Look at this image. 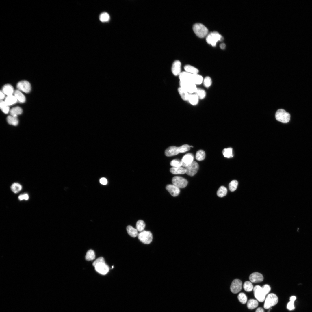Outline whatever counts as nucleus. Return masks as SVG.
Masks as SVG:
<instances>
[{
	"label": "nucleus",
	"instance_id": "nucleus-49",
	"mask_svg": "<svg viewBox=\"0 0 312 312\" xmlns=\"http://www.w3.org/2000/svg\"><path fill=\"white\" fill-rule=\"evenodd\" d=\"M100 182L102 184L105 185L107 184V181L105 178L103 177L100 179Z\"/></svg>",
	"mask_w": 312,
	"mask_h": 312
},
{
	"label": "nucleus",
	"instance_id": "nucleus-33",
	"mask_svg": "<svg viewBox=\"0 0 312 312\" xmlns=\"http://www.w3.org/2000/svg\"><path fill=\"white\" fill-rule=\"evenodd\" d=\"M205 153L203 150H200L198 151L196 153V158L198 161H201L203 160L205 158Z\"/></svg>",
	"mask_w": 312,
	"mask_h": 312
},
{
	"label": "nucleus",
	"instance_id": "nucleus-39",
	"mask_svg": "<svg viewBox=\"0 0 312 312\" xmlns=\"http://www.w3.org/2000/svg\"><path fill=\"white\" fill-rule=\"evenodd\" d=\"M95 258V254L94 251L92 250H88L86 253L85 256L86 259L88 261L92 260Z\"/></svg>",
	"mask_w": 312,
	"mask_h": 312
},
{
	"label": "nucleus",
	"instance_id": "nucleus-10",
	"mask_svg": "<svg viewBox=\"0 0 312 312\" xmlns=\"http://www.w3.org/2000/svg\"><path fill=\"white\" fill-rule=\"evenodd\" d=\"M18 90L26 93H29L31 90V86L30 83L27 81H22L18 82L17 84Z\"/></svg>",
	"mask_w": 312,
	"mask_h": 312
},
{
	"label": "nucleus",
	"instance_id": "nucleus-26",
	"mask_svg": "<svg viewBox=\"0 0 312 312\" xmlns=\"http://www.w3.org/2000/svg\"><path fill=\"white\" fill-rule=\"evenodd\" d=\"M22 112V109L18 106L14 107L10 110V115L16 117H17L18 115L21 114Z\"/></svg>",
	"mask_w": 312,
	"mask_h": 312
},
{
	"label": "nucleus",
	"instance_id": "nucleus-48",
	"mask_svg": "<svg viewBox=\"0 0 312 312\" xmlns=\"http://www.w3.org/2000/svg\"><path fill=\"white\" fill-rule=\"evenodd\" d=\"M29 198V197L28 195L27 194H21L18 197V199L20 200H27Z\"/></svg>",
	"mask_w": 312,
	"mask_h": 312
},
{
	"label": "nucleus",
	"instance_id": "nucleus-45",
	"mask_svg": "<svg viewBox=\"0 0 312 312\" xmlns=\"http://www.w3.org/2000/svg\"><path fill=\"white\" fill-rule=\"evenodd\" d=\"M211 79L210 77L207 76L205 78L203 81V84L205 87H209L211 86Z\"/></svg>",
	"mask_w": 312,
	"mask_h": 312
},
{
	"label": "nucleus",
	"instance_id": "nucleus-35",
	"mask_svg": "<svg viewBox=\"0 0 312 312\" xmlns=\"http://www.w3.org/2000/svg\"><path fill=\"white\" fill-rule=\"evenodd\" d=\"M22 188V186L19 183H13L11 187V190L15 193L18 192Z\"/></svg>",
	"mask_w": 312,
	"mask_h": 312
},
{
	"label": "nucleus",
	"instance_id": "nucleus-19",
	"mask_svg": "<svg viewBox=\"0 0 312 312\" xmlns=\"http://www.w3.org/2000/svg\"><path fill=\"white\" fill-rule=\"evenodd\" d=\"M1 91L7 96L12 95L14 92L12 86L9 84L4 85Z\"/></svg>",
	"mask_w": 312,
	"mask_h": 312
},
{
	"label": "nucleus",
	"instance_id": "nucleus-46",
	"mask_svg": "<svg viewBox=\"0 0 312 312\" xmlns=\"http://www.w3.org/2000/svg\"><path fill=\"white\" fill-rule=\"evenodd\" d=\"M190 146L187 144H184L179 147L180 152L183 153L185 152L190 149Z\"/></svg>",
	"mask_w": 312,
	"mask_h": 312
},
{
	"label": "nucleus",
	"instance_id": "nucleus-34",
	"mask_svg": "<svg viewBox=\"0 0 312 312\" xmlns=\"http://www.w3.org/2000/svg\"><path fill=\"white\" fill-rule=\"evenodd\" d=\"M222 153L224 156L226 158H231L233 156L232 149L231 148L224 149L222 151Z\"/></svg>",
	"mask_w": 312,
	"mask_h": 312
},
{
	"label": "nucleus",
	"instance_id": "nucleus-25",
	"mask_svg": "<svg viewBox=\"0 0 312 312\" xmlns=\"http://www.w3.org/2000/svg\"><path fill=\"white\" fill-rule=\"evenodd\" d=\"M178 91L181 97L183 100H188L189 94L187 91L181 87L178 88Z\"/></svg>",
	"mask_w": 312,
	"mask_h": 312
},
{
	"label": "nucleus",
	"instance_id": "nucleus-42",
	"mask_svg": "<svg viewBox=\"0 0 312 312\" xmlns=\"http://www.w3.org/2000/svg\"><path fill=\"white\" fill-rule=\"evenodd\" d=\"M195 94L197 95L199 99H203L206 96L205 91L200 88H197Z\"/></svg>",
	"mask_w": 312,
	"mask_h": 312
},
{
	"label": "nucleus",
	"instance_id": "nucleus-8",
	"mask_svg": "<svg viewBox=\"0 0 312 312\" xmlns=\"http://www.w3.org/2000/svg\"><path fill=\"white\" fill-rule=\"evenodd\" d=\"M173 185L179 188H184L187 185L188 182L185 179L179 176L174 177L172 180Z\"/></svg>",
	"mask_w": 312,
	"mask_h": 312
},
{
	"label": "nucleus",
	"instance_id": "nucleus-32",
	"mask_svg": "<svg viewBox=\"0 0 312 312\" xmlns=\"http://www.w3.org/2000/svg\"><path fill=\"white\" fill-rule=\"evenodd\" d=\"M0 107L1 110L5 114H7L10 111L9 106L6 104L4 101L1 100Z\"/></svg>",
	"mask_w": 312,
	"mask_h": 312
},
{
	"label": "nucleus",
	"instance_id": "nucleus-28",
	"mask_svg": "<svg viewBox=\"0 0 312 312\" xmlns=\"http://www.w3.org/2000/svg\"><path fill=\"white\" fill-rule=\"evenodd\" d=\"M7 120L9 124L14 126L17 125L18 123V121L17 117H14L11 115L7 117Z\"/></svg>",
	"mask_w": 312,
	"mask_h": 312
},
{
	"label": "nucleus",
	"instance_id": "nucleus-11",
	"mask_svg": "<svg viewBox=\"0 0 312 312\" xmlns=\"http://www.w3.org/2000/svg\"><path fill=\"white\" fill-rule=\"evenodd\" d=\"M242 281L239 279H235L232 282L231 285L230 289L233 293L236 294L239 292L242 288Z\"/></svg>",
	"mask_w": 312,
	"mask_h": 312
},
{
	"label": "nucleus",
	"instance_id": "nucleus-3",
	"mask_svg": "<svg viewBox=\"0 0 312 312\" xmlns=\"http://www.w3.org/2000/svg\"><path fill=\"white\" fill-rule=\"evenodd\" d=\"M290 115L285 110L280 109L277 110L275 114L276 120L281 122L286 123L290 120Z\"/></svg>",
	"mask_w": 312,
	"mask_h": 312
},
{
	"label": "nucleus",
	"instance_id": "nucleus-18",
	"mask_svg": "<svg viewBox=\"0 0 312 312\" xmlns=\"http://www.w3.org/2000/svg\"><path fill=\"white\" fill-rule=\"evenodd\" d=\"M192 74L186 72H183L180 73L179 76L180 81L192 82Z\"/></svg>",
	"mask_w": 312,
	"mask_h": 312
},
{
	"label": "nucleus",
	"instance_id": "nucleus-36",
	"mask_svg": "<svg viewBox=\"0 0 312 312\" xmlns=\"http://www.w3.org/2000/svg\"><path fill=\"white\" fill-rule=\"evenodd\" d=\"M296 299V297L295 296H292L290 298V301L287 303V308L289 310H294L295 309L294 302Z\"/></svg>",
	"mask_w": 312,
	"mask_h": 312
},
{
	"label": "nucleus",
	"instance_id": "nucleus-38",
	"mask_svg": "<svg viewBox=\"0 0 312 312\" xmlns=\"http://www.w3.org/2000/svg\"><path fill=\"white\" fill-rule=\"evenodd\" d=\"M145 226V224L144 221L142 220H139L136 224V229L138 231H143Z\"/></svg>",
	"mask_w": 312,
	"mask_h": 312
},
{
	"label": "nucleus",
	"instance_id": "nucleus-40",
	"mask_svg": "<svg viewBox=\"0 0 312 312\" xmlns=\"http://www.w3.org/2000/svg\"><path fill=\"white\" fill-rule=\"evenodd\" d=\"M243 288L246 291H251L253 289V285L251 282L249 281H246L243 284Z\"/></svg>",
	"mask_w": 312,
	"mask_h": 312
},
{
	"label": "nucleus",
	"instance_id": "nucleus-1",
	"mask_svg": "<svg viewBox=\"0 0 312 312\" xmlns=\"http://www.w3.org/2000/svg\"><path fill=\"white\" fill-rule=\"evenodd\" d=\"M223 39V37L218 32L216 31L208 34L206 37L207 42L213 46H215L218 41H222Z\"/></svg>",
	"mask_w": 312,
	"mask_h": 312
},
{
	"label": "nucleus",
	"instance_id": "nucleus-13",
	"mask_svg": "<svg viewBox=\"0 0 312 312\" xmlns=\"http://www.w3.org/2000/svg\"><path fill=\"white\" fill-rule=\"evenodd\" d=\"M94 267L95 270L97 272L102 275L106 274L109 270L108 266L105 263L98 264Z\"/></svg>",
	"mask_w": 312,
	"mask_h": 312
},
{
	"label": "nucleus",
	"instance_id": "nucleus-50",
	"mask_svg": "<svg viewBox=\"0 0 312 312\" xmlns=\"http://www.w3.org/2000/svg\"><path fill=\"white\" fill-rule=\"evenodd\" d=\"M5 94L1 91H0V99L1 100H3L5 98Z\"/></svg>",
	"mask_w": 312,
	"mask_h": 312
},
{
	"label": "nucleus",
	"instance_id": "nucleus-51",
	"mask_svg": "<svg viewBox=\"0 0 312 312\" xmlns=\"http://www.w3.org/2000/svg\"><path fill=\"white\" fill-rule=\"evenodd\" d=\"M255 312H264L263 309L261 307L258 308Z\"/></svg>",
	"mask_w": 312,
	"mask_h": 312
},
{
	"label": "nucleus",
	"instance_id": "nucleus-20",
	"mask_svg": "<svg viewBox=\"0 0 312 312\" xmlns=\"http://www.w3.org/2000/svg\"><path fill=\"white\" fill-rule=\"evenodd\" d=\"M170 171L172 174H183L186 173L185 168L181 167H173L170 169Z\"/></svg>",
	"mask_w": 312,
	"mask_h": 312
},
{
	"label": "nucleus",
	"instance_id": "nucleus-37",
	"mask_svg": "<svg viewBox=\"0 0 312 312\" xmlns=\"http://www.w3.org/2000/svg\"><path fill=\"white\" fill-rule=\"evenodd\" d=\"M110 17L109 15L106 12L101 13L99 16L100 21L103 22H107L109 21Z\"/></svg>",
	"mask_w": 312,
	"mask_h": 312
},
{
	"label": "nucleus",
	"instance_id": "nucleus-14",
	"mask_svg": "<svg viewBox=\"0 0 312 312\" xmlns=\"http://www.w3.org/2000/svg\"><path fill=\"white\" fill-rule=\"evenodd\" d=\"M181 62L178 60L175 61L173 63L171 68L172 72L173 74L177 76L179 75L181 72Z\"/></svg>",
	"mask_w": 312,
	"mask_h": 312
},
{
	"label": "nucleus",
	"instance_id": "nucleus-22",
	"mask_svg": "<svg viewBox=\"0 0 312 312\" xmlns=\"http://www.w3.org/2000/svg\"><path fill=\"white\" fill-rule=\"evenodd\" d=\"M199 99L198 97L196 94H190L188 100L191 104L195 105L198 103Z\"/></svg>",
	"mask_w": 312,
	"mask_h": 312
},
{
	"label": "nucleus",
	"instance_id": "nucleus-6",
	"mask_svg": "<svg viewBox=\"0 0 312 312\" xmlns=\"http://www.w3.org/2000/svg\"><path fill=\"white\" fill-rule=\"evenodd\" d=\"M138 236L139 239L145 244H150L153 239L152 234L149 231H143L138 234Z\"/></svg>",
	"mask_w": 312,
	"mask_h": 312
},
{
	"label": "nucleus",
	"instance_id": "nucleus-23",
	"mask_svg": "<svg viewBox=\"0 0 312 312\" xmlns=\"http://www.w3.org/2000/svg\"><path fill=\"white\" fill-rule=\"evenodd\" d=\"M4 101L9 106L16 103L17 100L14 95H11L7 96L5 98Z\"/></svg>",
	"mask_w": 312,
	"mask_h": 312
},
{
	"label": "nucleus",
	"instance_id": "nucleus-27",
	"mask_svg": "<svg viewBox=\"0 0 312 312\" xmlns=\"http://www.w3.org/2000/svg\"><path fill=\"white\" fill-rule=\"evenodd\" d=\"M203 81L202 77L197 74H192V81L196 84H200Z\"/></svg>",
	"mask_w": 312,
	"mask_h": 312
},
{
	"label": "nucleus",
	"instance_id": "nucleus-17",
	"mask_svg": "<svg viewBox=\"0 0 312 312\" xmlns=\"http://www.w3.org/2000/svg\"><path fill=\"white\" fill-rule=\"evenodd\" d=\"M179 147L171 146L165 151V155L167 157H170L177 155L180 153Z\"/></svg>",
	"mask_w": 312,
	"mask_h": 312
},
{
	"label": "nucleus",
	"instance_id": "nucleus-2",
	"mask_svg": "<svg viewBox=\"0 0 312 312\" xmlns=\"http://www.w3.org/2000/svg\"><path fill=\"white\" fill-rule=\"evenodd\" d=\"M193 29L195 34L200 38L207 36L208 34V29L201 23H196L194 24L193 26Z\"/></svg>",
	"mask_w": 312,
	"mask_h": 312
},
{
	"label": "nucleus",
	"instance_id": "nucleus-7",
	"mask_svg": "<svg viewBox=\"0 0 312 312\" xmlns=\"http://www.w3.org/2000/svg\"><path fill=\"white\" fill-rule=\"evenodd\" d=\"M180 87L190 94L195 93L197 89L196 85L192 81H180Z\"/></svg>",
	"mask_w": 312,
	"mask_h": 312
},
{
	"label": "nucleus",
	"instance_id": "nucleus-5",
	"mask_svg": "<svg viewBox=\"0 0 312 312\" xmlns=\"http://www.w3.org/2000/svg\"><path fill=\"white\" fill-rule=\"evenodd\" d=\"M253 289L254 296L257 300L260 302L264 301L267 294L262 287L257 285L254 287Z\"/></svg>",
	"mask_w": 312,
	"mask_h": 312
},
{
	"label": "nucleus",
	"instance_id": "nucleus-15",
	"mask_svg": "<svg viewBox=\"0 0 312 312\" xmlns=\"http://www.w3.org/2000/svg\"><path fill=\"white\" fill-rule=\"evenodd\" d=\"M166 188L173 196L175 197L177 196L180 192L179 188L173 184L167 185Z\"/></svg>",
	"mask_w": 312,
	"mask_h": 312
},
{
	"label": "nucleus",
	"instance_id": "nucleus-16",
	"mask_svg": "<svg viewBox=\"0 0 312 312\" xmlns=\"http://www.w3.org/2000/svg\"><path fill=\"white\" fill-rule=\"evenodd\" d=\"M249 279L251 282L257 283L262 281L263 280V277L261 273L255 272L250 275Z\"/></svg>",
	"mask_w": 312,
	"mask_h": 312
},
{
	"label": "nucleus",
	"instance_id": "nucleus-4",
	"mask_svg": "<svg viewBox=\"0 0 312 312\" xmlns=\"http://www.w3.org/2000/svg\"><path fill=\"white\" fill-rule=\"evenodd\" d=\"M278 302L277 296L274 293L268 294L265 299L264 307L265 309H269L271 307L276 305Z\"/></svg>",
	"mask_w": 312,
	"mask_h": 312
},
{
	"label": "nucleus",
	"instance_id": "nucleus-31",
	"mask_svg": "<svg viewBox=\"0 0 312 312\" xmlns=\"http://www.w3.org/2000/svg\"><path fill=\"white\" fill-rule=\"evenodd\" d=\"M227 192V190L226 188L223 186H222L218 189L217 194L218 197H222L226 195Z\"/></svg>",
	"mask_w": 312,
	"mask_h": 312
},
{
	"label": "nucleus",
	"instance_id": "nucleus-30",
	"mask_svg": "<svg viewBox=\"0 0 312 312\" xmlns=\"http://www.w3.org/2000/svg\"><path fill=\"white\" fill-rule=\"evenodd\" d=\"M258 305V301L253 299L249 300L247 303V307L249 309H252L257 307Z\"/></svg>",
	"mask_w": 312,
	"mask_h": 312
},
{
	"label": "nucleus",
	"instance_id": "nucleus-9",
	"mask_svg": "<svg viewBox=\"0 0 312 312\" xmlns=\"http://www.w3.org/2000/svg\"><path fill=\"white\" fill-rule=\"evenodd\" d=\"M185 168L186 170V173L189 176H192L197 172L199 168V165L196 162L193 161Z\"/></svg>",
	"mask_w": 312,
	"mask_h": 312
},
{
	"label": "nucleus",
	"instance_id": "nucleus-47",
	"mask_svg": "<svg viewBox=\"0 0 312 312\" xmlns=\"http://www.w3.org/2000/svg\"><path fill=\"white\" fill-rule=\"evenodd\" d=\"M102 263H105V261L103 257H100L96 259L93 262L92 265L94 266L95 267L97 264Z\"/></svg>",
	"mask_w": 312,
	"mask_h": 312
},
{
	"label": "nucleus",
	"instance_id": "nucleus-44",
	"mask_svg": "<svg viewBox=\"0 0 312 312\" xmlns=\"http://www.w3.org/2000/svg\"><path fill=\"white\" fill-rule=\"evenodd\" d=\"M170 165L173 167H178L182 166L181 161L177 159L172 160L170 163Z\"/></svg>",
	"mask_w": 312,
	"mask_h": 312
},
{
	"label": "nucleus",
	"instance_id": "nucleus-41",
	"mask_svg": "<svg viewBox=\"0 0 312 312\" xmlns=\"http://www.w3.org/2000/svg\"><path fill=\"white\" fill-rule=\"evenodd\" d=\"M238 185V182L237 180H234L232 181L229 184V188L230 191H235L237 189Z\"/></svg>",
	"mask_w": 312,
	"mask_h": 312
},
{
	"label": "nucleus",
	"instance_id": "nucleus-24",
	"mask_svg": "<svg viewBox=\"0 0 312 312\" xmlns=\"http://www.w3.org/2000/svg\"><path fill=\"white\" fill-rule=\"evenodd\" d=\"M126 229L129 235L133 237H135L138 235V231L137 229L131 226H128Z\"/></svg>",
	"mask_w": 312,
	"mask_h": 312
},
{
	"label": "nucleus",
	"instance_id": "nucleus-21",
	"mask_svg": "<svg viewBox=\"0 0 312 312\" xmlns=\"http://www.w3.org/2000/svg\"><path fill=\"white\" fill-rule=\"evenodd\" d=\"M14 96L17 101L21 103H23L26 100L25 97L21 91L18 90H16L14 92Z\"/></svg>",
	"mask_w": 312,
	"mask_h": 312
},
{
	"label": "nucleus",
	"instance_id": "nucleus-43",
	"mask_svg": "<svg viewBox=\"0 0 312 312\" xmlns=\"http://www.w3.org/2000/svg\"><path fill=\"white\" fill-rule=\"evenodd\" d=\"M238 299L240 302L242 304H245L247 301V297L246 294L243 293H241L238 295Z\"/></svg>",
	"mask_w": 312,
	"mask_h": 312
},
{
	"label": "nucleus",
	"instance_id": "nucleus-52",
	"mask_svg": "<svg viewBox=\"0 0 312 312\" xmlns=\"http://www.w3.org/2000/svg\"><path fill=\"white\" fill-rule=\"evenodd\" d=\"M220 48H221V49H225V47L226 45H225V44L224 43H222L220 45Z\"/></svg>",
	"mask_w": 312,
	"mask_h": 312
},
{
	"label": "nucleus",
	"instance_id": "nucleus-12",
	"mask_svg": "<svg viewBox=\"0 0 312 312\" xmlns=\"http://www.w3.org/2000/svg\"><path fill=\"white\" fill-rule=\"evenodd\" d=\"M194 157L191 153H188L182 157L181 161L182 165L185 167L193 161Z\"/></svg>",
	"mask_w": 312,
	"mask_h": 312
},
{
	"label": "nucleus",
	"instance_id": "nucleus-29",
	"mask_svg": "<svg viewBox=\"0 0 312 312\" xmlns=\"http://www.w3.org/2000/svg\"><path fill=\"white\" fill-rule=\"evenodd\" d=\"M184 68L186 72L192 74H197L199 71L197 69L190 65L185 66Z\"/></svg>",
	"mask_w": 312,
	"mask_h": 312
}]
</instances>
